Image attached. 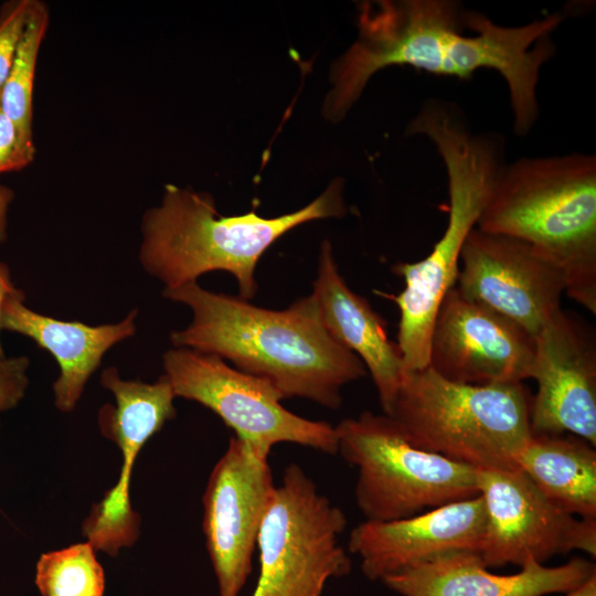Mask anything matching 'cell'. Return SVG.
Here are the masks:
<instances>
[{
    "mask_svg": "<svg viewBox=\"0 0 596 596\" xmlns=\"http://www.w3.org/2000/svg\"><path fill=\"white\" fill-rule=\"evenodd\" d=\"M562 21L563 15L554 12L503 26L453 0L362 2L358 36L331 67L322 114L332 123L342 120L371 77L387 66L466 79L490 68L504 78L514 131L524 136L539 116L540 72L555 52L551 34Z\"/></svg>",
    "mask_w": 596,
    "mask_h": 596,
    "instance_id": "1",
    "label": "cell"
},
{
    "mask_svg": "<svg viewBox=\"0 0 596 596\" xmlns=\"http://www.w3.org/2000/svg\"><path fill=\"white\" fill-rule=\"evenodd\" d=\"M163 297L188 306L192 320L170 333L175 348L211 353L272 384L281 398L302 397L339 408L341 389L363 377L362 361L324 328L311 295L284 310L252 305L190 281Z\"/></svg>",
    "mask_w": 596,
    "mask_h": 596,
    "instance_id": "2",
    "label": "cell"
},
{
    "mask_svg": "<svg viewBox=\"0 0 596 596\" xmlns=\"http://www.w3.org/2000/svg\"><path fill=\"white\" fill-rule=\"evenodd\" d=\"M436 147L444 161L449 193L446 228L430 253L392 269L404 289L389 298L400 310L397 345L405 372L428 366L429 338L438 308L455 286L460 253L477 226L504 168V145L493 134H472L459 110L443 102H427L408 126Z\"/></svg>",
    "mask_w": 596,
    "mask_h": 596,
    "instance_id": "3",
    "label": "cell"
},
{
    "mask_svg": "<svg viewBox=\"0 0 596 596\" xmlns=\"http://www.w3.org/2000/svg\"><path fill=\"white\" fill-rule=\"evenodd\" d=\"M343 185L334 179L302 209L266 219L255 211L222 216L210 194L168 184L161 203L142 217L140 264L164 288L196 281L205 273L227 272L237 280L240 297L251 300L258 289L257 263L274 242L306 222L347 213Z\"/></svg>",
    "mask_w": 596,
    "mask_h": 596,
    "instance_id": "4",
    "label": "cell"
},
{
    "mask_svg": "<svg viewBox=\"0 0 596 596\" xmlns=\"http://www.w3.org/2000/svg\"><path fill=\"white\" fill-rule=\"evenodd\" d=\"M521 240L564 273L565 292L596 313V156L505 164L477 226Z\"/></svg>",
    "mask_w": 596,
    "mask_h": 596,
    "instance_id": "5",
    "label": "cell"
},
{
    "mask_svg": "<svg viewBox=\"0 0 596 596\" xmlns=\"http://www.w3.org/2000/svg\"><path fill=\"white\" fill-rule=\"evenodd\" d=\"M531 401L520 383L466 384L429 366L405 372L390 416L415 447L475 469H519L532 437Z\"/></svg>",
    "mask_w": 596,
    "mask_h": 596,
    "instance_id": "6",
    "label": "cell"
},
{
    "mask_svg": "<svg viewBox=\"0 0 596 596\" xmlns=\"http://www.w3.org/2000/svg\"><path fill=\"white\" fill-rule=\"evenodd\" d=\"M338 453L358 469L365 521L389 522L479 496L477 469L413 446L387 415L362 412L334 426Z\"/></svg>",
    "mask_w": 596,
    "mask_h": 596,
    "instance_id": "7",
    "label": "cell"
},
{
    "mask_svg": "<svg viewBox=\"0 0 596 596\" xmlns=\"http://www.w3.org/2000/svg\"><path fill=\"white\" fill-rule=\"evenodd\" d=\"M344 512L297 464L285 468L257 536L259 574L251 596H321L351 560L339 543Z\"/></svg>",
    "mask_w": 596,
    "mask_h": 596,
    "instance_id": "8",
    "label": "cell"
},
{
    "mask_svg": "<svg viewBox=\"0 0 596 596\" xmlns=\"http://www.w3.org/2000/svg\"><path fill=\"white\" fill-rule=\"evenodd\" d=\"M162 364L175 397L207 407L235 432V437L260 454L269 456L279 443L329 455L338 453L334 426L288 411L272 384L230 366L220 356L174 348L163 354Z\"/></svg>",
    "mask_w": 596,
    "mask_h": 596,
    "instance_id": "9",
    "label": "cell"
},
{
    "mask_svg": "<svg viewBox=\"0 0 596 596\" xmlns=\"http://www.w3.org/2000/svg\"><path fill=\"white\" fill-rule=\"evenodd\" d=\"M486 511L479 554L489 567L543 564L555 555H596V520L573 515L547 499L521 469H477Z\"/></svg>",
    "mask_w": 596,
    "mask_h": 596,
    "instance_id": "10",
    "label": "cell"
},
{
    "mask_svg": "<svg viewBox=\"0 0 596 596\" xmlns=\"http://www.w3.org/2000/svg\"><path fill=\"white\" fill-rule=\"evenodd\" d=\"M276 485L268 456L232 437L203 496V532L219 596H238Z\"/></svg>",
    "mask_w": 596,
    "mask_h": 596,
    "instance_id": "11",
    "label": "cell"
},
{
    "mask_svg": "<svg viewBox=\"0 0 596 596\" xmlns=\"http://www.w3.org/2000/svg\"><path fill=\"white\" fill-rule=\"evenodd\" d=\"M455 288L518 323L533 338L561 309L563 270L532 245L475 227L461 253Z\"/></svg>",
    "mask_w": 596,
    "mask_h": 596,
    "instance_id": "12",
    "label": "cell"
},
{
    "mask_svg": "<svg viewBox=\"0 0 596 596\" xmlns=\"http://www.w3.org/2000/svg\"><path fill=\"white\" fill-rule=\"evenodd\" d=\"M100 384L115 397V406L100 408V432L113 440L123 456L119 479L94 505L83 524V533L94 550L116 555L139 534V519L130 503V478L136 458L147 440L166 422L174 418L175 395L166 375L155 383L123 380L116 368H106Z\"/></svg>",
    "mask_w": 596,
    "mask_h": 596,
    "instance_id": "13",
    "label": "cell"
},
{
    "mask_svg": "<svg viewBox=\"0 0 596 596\" xmlns=\"http://www.w3.org/2000/svg\"><path fill=\"white\" fill-rule=\"evenodd\" d=\"M534 351L528 331L454 286L434 320L428 366L458 383H520L531 377Z\"/></svg>",
    "mask_w": 596,
    "mask_h": 596,
    "instance_id": "14",
    "label": "cell"
},
{
    "mask_svg": "<svg viewBox=\"0 0 596 596\" xmlns=\"http://www.w3.org/2000/svg\"><path fill=\"white\" fill-rule=\"evenodd\" d=\"M530 379L532 434L568 433L596 447V340L583 319L561 308L542 328Z\"/></svg>",
    "mask_w": 596,
    "mask_h": 596,
    "instance_id": "15",
    "label": "cell"
},
{
    "mask_svg": "<svg viewBox=\"0 0 596 596\" xmlns=\"http://www.w3.org/2000/svg\"><path fill=\"white\" fill-rule=\"evenodd\" d=\"M486 526L480 496L389 522L363 521L350 532L348 549L372 581L461 551L479 553Z\"/></svg>",
    "mask_w": 596,
    "mask_h": 596,
    "instance_id": "16",
    "label": "cell"
},
{
    "mask_svg": "<svg viewBox=\"0 0 596 596\" xmlns=\"http://www.w3.org/2000/svg\"><path fill=\"white\" fill-rule=\"evenodd\" d=\"M596 574L590 561L575 557L560 566L526 558L521 571L498 575L477 552L461 551L411 566L382 578L402 596H544L568 593Z\"/></svg>",
    "mask_w": 596,
    "mask_h": 596,
    "instance_id": "17",
    "label": "cell"
},
{
    "mask_svg": "<svg viewBox=\"0 0 596 596\" xmlns=\"http://www.w3.org/2000/svg\"><path fill=\"white\" fill-rule=\"evenodd\" d=\"M311 296L328 332L369 370L383 413L387 415L405 373L401 351L369 301L345 284L328 240L320 246Z\"/></svg>",
    "mask_w": 596,
    "mask_h": 596,
    "instance_id": "18",
    "label": "cell"
},
{
    "mask_svg": "<svg viewBox=\"0 0 596 596\" xmlns=\"http://www.w3.org/2000/svg\"><path fill=\"white\" fill-rule=\"evenodd\" d=\"M23 301L20 289L7 298L1 329L32 339L54 356L60 368L53 384L54 403L61 412H71L105 353L136 333L138 310H131L116 323L89 326L44 316L29 309Z\"/></svg>",
    "mask_w": 596,
    "mask_h": 596,
    "instance_id": "19",
    "label": "cell"
},
{
    "mask_svg": "<svg viewBox=\"0 0 596 596\" xmlns=\"http://www.w3.org/2000/svg\"><path fill=\"white\" fill-rule=\"evenodd\" d=\"M517 465L564 511L596 520V450L574 435H534Z\"/></svg>",
    "mask_w": 596,
    "mask_h": 596,
    "instance_id": "20",
    "label": "cell"
},
{
    "mask_svg": "<svg viewBox=\"0 0 596 596\" xmlns=\"http://www.w3.org/2000/svg\"><path fill=\"white\" fill-rule=\"evenodd\" d=\"M49 23L46 6L33 0L30 17L0 92V106L14 125L22 146L34 153L33 84L38 54Z\"/></svg>",
    "mask_w": 596,
    "mask_h": 596,
    "instance_id": "21",
    "label": "cell"
},
{
    "mask_svg": "<svg viewBox=\"0 0 596 596\" xmlns=\"http://www.w3.org/2000/svg\"><path fill=\"white\" fill-rule=\"evenodd\" d=\"M88 543L41 555L35 584L43 596H103L105 576Z\"/></svg>",
    "mask_w": 596,
    "mask_h": 596,
    "instance_id": "22",
    "label": "cell"
},
{
    "mask_svg": "<svg viewBox=\"0 0 596 596\" xmlns=\"http://www.w3.org/2000/svg\"><path fill=\"white\" fill-rule=\"evenodd\" d=\"M33 0H11L0 8V92L28 23Z\"/></svg>",
    "mask_w": 596,
    "mask_h": 596,
    "instance_id": "23",
    "label": "cell"
},
{
    "mask_svg": "<svg viewBox=\"0 0 596 596\" xmlns=\"http://www.w3.org/2000/svg\"><path fill=\"white\" fill-rule=\"evenodd\" d=\"M29 364L26 356L0 358V412L13 408L24 396Z\"/></svg>",
    "mask_w": 596,
    "mask_h": 596,
    "instance_id": "24",
    "label": "cell"
},
{
    "mask_svg": "<svg viewBox=\"0 0 596 596\" xmlns=\"http://www.w3.org/2000/svg\"><path fill=\"white\" fill-rule=\"evenodd\" d=\"M34 153L21 143L18 131L0 106V173L17 171L32 162Z\"/></svg>",
    "mask_w": 596,
    "mask_h": 596,
    "instance_id": "25",
    "label": "cell"
},
{
    "mask_svg": "<svg viewBox=\"0 0 596 596\" xmlns=\"http://www.w3.org/2000/svg\"><path fill=\"white\" fill-rule=\"evenodd\" d=\"M19 289L14 286L9 267L0 262V331L1 329V315L7 298L17 292ZM6 356L3 348L0 341V358Z\"/></svg>",
    "mask_w": 596,
    "mask_h": 596,
    "instance_id": "26",
    "label": "cell"
},
{
    "mask_svg": "<svg viewBox=\"0 0 596 596\" xmlns=\"http://www.w3.org/2000/svg\"><path fill=\"white\" fill-rule=\"evenodd\" d=\"M565 596H596V574Z\"/></svg>",
    "mask_w": 596,
    "mask_h": 596,
    "instance_id": "27",
    "label": "cell"
}]
</instances>
